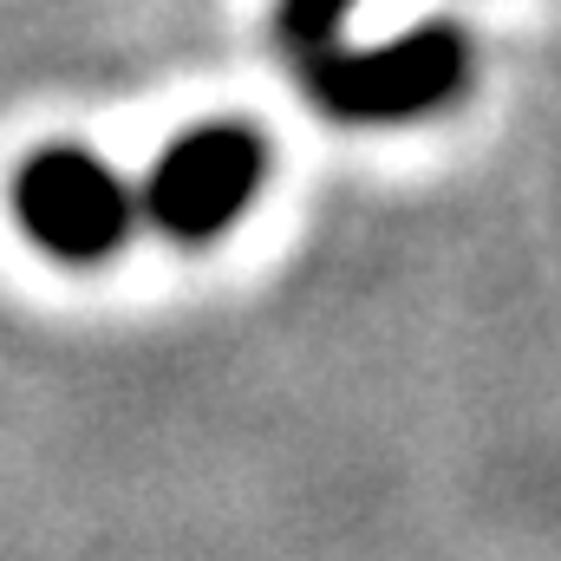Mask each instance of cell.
Here are the masks:
<instances>
[{
  "instance_id": "3957f363",
  "label": "cell",
  "mask_w": 561,
  "mask_h": 561,
  "mask_svg": "<svg viewBox=\"0 0 561 561\" xmlns=\"http://www.w3.org/2000/svg\"><path fill=\"white\" fill-rule=\"evenodd\" d=\"M262 138L242 131V125H203L190 138H176L163 150L157 176H150V216L183 236V242H203V236H222L262 190Z\"/></svg>"
},
{
  "instance_id": "6da1fadb",
  "label": "cell",
  "mask_w": 561,
  "mask_h": 561,
  "mask_svg": "<svg viewBox=\"0 0 561 561\" xmlns=\"http://www.w3.org/2000/svg\"><path fill=\"white\" fill-rule=\"evenodd\" d=\"M463 59H470L463 33H450V26H419L373 53H333L320 66V105L333 118H359V125L419 118L463 85Z\"/></svg>"
},
{
  "instance_id": "277c9868",
  "label": "cell",
  "mask_w": 561,
  "mask_h": 561,
  "mask_svg": "<svg viewBox=\"0 0 561 561\" xmlns=\"http://www.w3.org/2000/svg\"><path fill=\"white\" fill-rule=\"evenodd\" d=\"M353 7L359 0H280V26H287L294 46H327Z\"/></svg>"
},
{
  "instance_id": "7a4b0ae2",
  "label": "cell",
  "mask_w": 561,
  "mask_h": 561,
  "mask_svg": "<svg viewBox=\"0 0 561 561\" xmlns=\"http://www.w3.org/2000/svg\"><path fill=\"white\" fill-rule=\"evenodd\" d=\"M20 229L59 262H105L125 242V183L85 150H39L13 183Z\"/></svg>"
}]
</instances>
